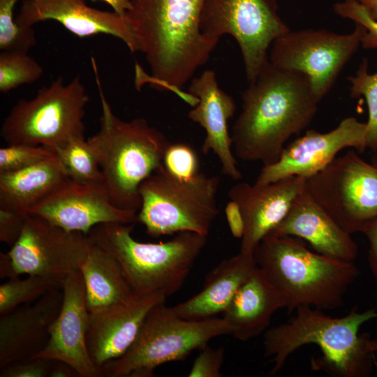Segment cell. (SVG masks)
Instances as JSON below:
<instances>
[{"label": "cell", "instance_id": "ee69618b", "mask_svg": "<svg viewBox=\"0 0 377 377\" xmlns=\"http://www.w3.org/2000/svg\"><path fill=\"white\" fill-rule=\"evenodd\" d=\"M368 346L371 352H377V339H368Z\"/></svg>", "mask_w": 377, "mask_h": 377}, {"label": "cell", "instance_id": "2e32d148", "mask_svg": "<svg viewBox=\"0 0 377 377\" xmlns=\"http://www.w3.org/2000/svg\"><path fill=\"white\" fill-rule=\"evenodd\" d=\"M61 288L62 305L50 328L48 342L33 357L65 362L81 377H101L102 371L91 360L87 345L89 311L80 271L64 278Z\"/></svg>", "mask_w": 377, "mask_h": 377}, {"label": "cell", "instance_id": "60d3db41", "mask_svg": "<svg viewBox=\"0 0 377 377\" xmlns=\"http://www.w3.org/2000/svg\"><path fill=\"white\" fill-rule=\"evenodd\" d=\"M79 376L76 371L69 364L54 360L50 377H75Z\"/></svg>", "mask_w": 377, "mask_h": 377}, {"label": "cell", "instance_id": "277c9868", "mask_svg": "<svg viewBox=\"0 0 377 377\" xmlns=\"http://www.w3.org/2000/svg\"><path fill=\"white\" fill-rule=\"evenodd\" d=\"M91 64L101 105L99 131L88 139L112 203L138 212L140 186L163 164L170 144L165 135L142 118L124 121L113 112L99 78L94 57Z\"/></svg>", "mask_w": 377, "mask_h": 377}, {"label": "cell", "instance_id": "b9f144b4", "mask_svg": "<svg viewBox=\"0 0 377 377\" xmlns=\"http://www.w3.org/2000/svg\"><path fill=\"white\" fill-rule=\"evenodd\" d=\"M95 1L96 0H91ZM110 5L114 12L117 13L122 17H125L126 13L131 10L132 7L131 0H101Z\"/></svg>", "mask_w": 377, "mask_h": 377}, {"label": "cell", "instance_id": "d590c367", "mask_svg": "<svg viewBox=\"0 0 377 377\" xmlns=\"http://www.w3.org/2000/svg\"><path fill=\"white\" fill-rule=\"evenodd\" d=\"M54 360L31 357L10 363L0 371V377H50Z\"/></svg>", "mask_w": 377, "mask_h": 377}, {"label": "cell", "instance_id": "8d00e7d4", "mask_svg": "<svg viewBox=\"0 0 377 377\" xmlns=\"http://www.w3.org/2000/svg\"><path fill=\"white\" fill-rule=\"evenodd\" d=\"M27 214L0 208V241L10 247L20 237Z\"/></svg>", "mask_w": 377, "mask_h": 377}, {"label": "cell", "instance_id": "5bb4252c", "mask_svg": "<svg viewBox=\"0 0 377 377\" xmlns=\"http://www.w3.org/2000/svg\"><path fill=\"white\" fill-rule=\"evenodd\" d=\"M367 124L348 117L326 133L307 131L285 147L279 159L261 169L255 183L266 184L283 179L308 177L326 167L342 149L360 153L367 148Z\"/></svg>", "mask_w": 377, "mask_h": 377}, {"label": "cell", "instance_id": "ac0fdd59", "mask_svg": "<svg viewBox=\"0 0 377 377\" xmlns=\"http://www.w3.org/2000/svg\"><path fill=\"white\" fill-rule=\"evenodd\" d=\"M55 20L80 38L108 34L121 40L133 53L139 46L126 17L87 6L84 0H23L15 23L24 27Z\"/></svg>", "mask_w": 377, "mask_h": 377}, {"label": "cell", "instance_id": "d6a6232c", "mask_svg": "<svg viewBox=\"0 0 377 377\" xmlns=\"http://www.w3.org/2000/svg\"><path fill=\"white\" fill-rule=\"evenodd\" d=\"M199 158L195 151L188 144H170L164 154L163 165L175 176L188 179L198 175Z\"/></svg>", "mask_w": 377, "mask_h": 377}, {"label": "cell", "instance_id": "30bf717a", "mask_svg": "<svg viewBox=\"0 0 377 377\" xmlns=\"http://www.w3.org/2000/svg\"><path fill=\"white\" fill-rule=\"evenodd\" d=\"M200 30L215 45L226 34L236 40L249 83L268 61L272 43L290 31L278 14L276 0H205Z\"/></svg>", "mask_w": 377, "mask_h": 377}, {"label": "cell", "instance_id": "83f0119b", "mask_svg": "<svg viewBox=\"0 0 377 377\" xmlns=\"http://www.w3.org/2000/svg\"><path fill=\"white\" fill-rule=\"evenodd\" d=\"M61 281L38 275L9 279L0 286V315L32 303L47 293L61 288Z\"/></svg>", "mask_w": 377, "mask_h": 377}, {"label": "cell", "instance_id": "ab89813d", "mask_svg": "<svg viewBox=\"0 0 377 377\" xmlns=\"http://www.w3.org/2000/svg\"><path fill=\"white\" fill-rule=\"evenodd\" d=\"M18 276L8 253L0 252V278L11 279Z\"/></svg>", "mask_w": 377, "mask_h": 377}, {"label": "cell", "instance_id": "4dcf8cb0", "mask_svg": "<svg viewBox=\"0 0 377 377\" xmlns=\"http://www.w3.org/2000/svg\"><path fill=\"white\" fill-rule=\"evenodd\" d=\"M18 0H0V50L28 53L36 44L32 27L17 25L14 8Z\"/></svg>", "mask_w": 377, "mask_h": 377}, {"label": "cell", "instance_id": "3957f363", "mask_svg": "<svg viewBox=\"0 0 377 377\" xmlns=\"http://www.w3.org/2000/svg\"><path fill=\"white\" fill-rule=\"evenodd\" d=\"M289 321L264 333V354L278 373L295 350L307 344L318 346L322 355L311 359V369L338 377H364L372 371L373 352L368 334H359L366 322L377 318V309L359 311L354 306L344 316L331 317L322 310L302 306Z\"/></svg>", "mask_w": 377, "mask_h": 377}, {"label": "cell", "instance_id": "44dd1931", "mask_svg": "<svg viewBox=\"0 0 377 377\" xmlns=\"http://www.w3.org/2000/svg\"><path fill=\"white\" fill-rule=\"evenodd\" d=\"M62 288L0 316V369L33 357L46 346L63 302Z\"/></svg>", "mask_w": 377, "mask_h": 377}, {"label": "cell", "instance_id": "ba28073f", "mask_svg": "<svg viewBox=\"0 0 377 377\" xmlns=\"http://www.w3.org/2000/svg\"><path fill=\"white\" fill-rule=\"evenodd\" d=\"M164 304L149 312L128 350L101 367L103 376L152 377L158 366L183 360L211 339L230 334L223 318L186 320L175 315Z\"/></svg>", "mask_w": 377, "mask_h": 377}, {"label": "cell", "instance_id": "7c38bea8", "mask_svg": "<svg viewBox=\"0 0 377 377\" xmlns=\"http://www.w3.org/2000/svg\"><path fill=\"white\" fill-rule=\"evenodd\" d=\"M364 31L359 24L348 34L314 29L290 31L272 43L269 61L277 68L306 75L319 102L358 49Z\"/></svg>", "mask_w": 377, "mask_h": 377}, {"label": "cell", "instance_id": "7bdbcfd3", "mask_svg": "<svg viewBox=\"0 0 377 377\" xmlns=\"http://www.w3.org/2000/svg\"><path fill=\"white\" fill-rule=\"evenodd\" d=\"M360 3L374 20L377 21V0H355Z\"/></svg>", "mask_w": 377, "mask_h": 377}, {"label": "cell", "instance_id": "7402d4cb", "mask_svg": "<svg viewBox=\"0 0 377 377\" xmlns=\"http://www.w3.org/2000/svg\"><path fill=\"white\" fill-rule=\"evenodd\" d=\"M269 233L306 241L315 251L339 260L354 262L358 247L346 231L306 192L294 200L288 214Z\"/></svg>", "mask_w": 377, "mask_h": 377}, {"label": "cell", "instance_id": "9c48e42d", "mask_svg": "<svg viewBox=\"0 0 377 377\" xmlns=\"http://www.w3.org/2000/svg\"><path fill=\"white\" fill-rule=\"evenodd\" d=\"M89 96L79 75L65 84L61 76L30 100H20L4 119L1 136L8 145L43 146L52 150L84 138Z\"/></svg>", "mask_w": 377, "mask_h": 377}, {"label": "cell", "instance_id": "5b68a950", "mask_svg": "<svg viewBox=\"0 0 377 377\" xmlns=\"http://www.w3.org/2000/svg\"><path fill=\"white\" fill-rule=\"evenodd\" d=\"M253 257L257 266L284 298L288 313L302 306L322 311L341 307L359 274L354 262L311 251L289 235L267 234Z\"/></svg>", "mask_w": 377, "mask_h": 377}, {"label": "cell", "instance_id": "e0dca14e", "mask_svg": "<svg viewBox=\"0 0 377 377\" xmlns=\"http://www.w3.org/2000/svg\"><path fill=\"white\" fill-rule=\"evenodd\" d=\"M306 178L294 176L266 184L239 182L229 189L228 196L238 204L244 222L239 252L253 256L262 239L281 222L304 191Z\"/></svg>", "mask_w": 377, "mask_h": 377}, {"label": "cell", "instance_id": "f1b7e54d", "mask_svg": "<svg viewBox=\"0 0 377 377\" xmlns=\"http://www.w3.org/2000/svg\"><path fill=\"white\" fill-rule=\"evenodd\" d=\"M43 74L40 64L28 53L1 51L0 91L6 94L18 87L38 80Z\"/></svg>", "mask_w": 377, "mask_h": 377}, {"label": "cell", "instance_id": "8fae6325", "mask_svg": "<svg viewBox=\"0 0 377 377\" xmlns=\"http://www.w3.org/2000/svg\"><path fill=\"white\" fill-rule=\"evenodd\" d=\"M305 190L351 235L377 220V168L353 149L306 177Z\"/></svg>", "mask_w": 377, "mask_h": 377}, {"label": "cell", "instance_id": "836d02e7", "mask_svg": "<svg viewBox=\"0 0 377 377\" xmlns=\"http://www.w3.org/2000/svg\"><path fill=\"white\" fill-rule=\"evenodd\" d=\"M335 13L363 26L365 31L360 45L364 49H377V21L370 17L365 8L355 0H344L334 3Z\"/></svg>", "mask_w": 377, "mask_h": 377}, {"label": "cell", "instance_id": "52a82bcc", "mask_svg": "<svg viewBox=\"0 0 377 377\" xmlns=\"http://www.w3.org/2000/svg\"><path fill=\"white\" fill-rule=\"evenodd\" d=\"M219 179L199 172L179 178L162 164L140 186L138 221L151 237L193 232L207 236L219 214Z\"/></svg>", "mask_w": 377, "mask_h": 377}, {"label": "cell", "instance_id": "ffe728a7", "mask_svg": "<svg viewBox=\"0 0 377 377\" xmlns=\"http://www.w3.org/2000/svg\"><path fill=\"white\" fill-rule=\"evenodd\" d=\"M166 297L154 293L105 310L89 313L87 345L99 367L124 355L133 344L149 312Z\"/></svg>", "mask_w": 377, "mask_h": 377}, {"label": "cell", "instance_id": "cb8c5ba5", "mask_svg": "<svg viewBox=\"0 0 377 377\" xmlns=\"http://www.w3.org/2000/svg\"><path fill=\"white\" fill-rule=\"evenodd\" d=\"M256 267L253 256L242 252L224 259L206 275L200 292L170 309L177 316L191 320L223 313Z\"/></svg>", "mask_w": 377, "mask_h": 377}, {"label": "cell", "instance_id": "d6986e66", "mask_svg": "<svg viewBox=\"0 0 377 377\" xmlns=\"http://www.w3.org/2000/svg\"><path fill=\"white\" fill-rule=\"evenodd\" d=\"M188 92L198 102L188 113V117L198 124L206 133L202 152L212 151L219 158L222 172L234 181L242 179L234 155L232 141L228 131V121L236 111L234 98L221 89L213 70L204 71L191 80Z\"/></svg>", "mask_w": 377, "mask_h": 377}, {"label": "cell", "instance_id": "74e56055", "mask_svg": "<svg viewBox=\"0 0 377 377\" xmlns=\"http://www.w3.org/2000/svg\"><path fill=\"white\" fill-rule=\"evenodd\" d=\"M225 215L232 235L242 239L244 230V222L241 209L238 204L232 200L226 204Z\"/></svg>", "mask_w": 377, "mask_h": 377}, {"label": "cell", "instance_id": "4316f807", "mask_svg": "<svg viewBox=\"0 0 377 377\" xmlns=\"http://www.w3.org/2000/svg\"><path fill=\"white\" fill-rule=\"evenodd\" d=\"M53 151L71 180L80 184L104 182L96 154L88 140L75 138Z\"/></svg>", "mask_w": 377, "mask_h": 377}, {"label": "cell", "instance_id": "484cf974", "mask_svg": "<svg viewBox=\"0 0 377 377\" xmlns=\"http://www.w3.org/2000/svg\"><path fill=\"white\" fill-rule=\"evenodd\" d=\"M89 239L82 274L87 310L89 313L126 304L134 295L115 258L104 248Z\"/></svg>", "mask_w": 377, "mask_h": 377}, {"label": "cell", "instance_id": "d4e9b609", "mask_svg": "<svg viewBox=\"0 0 377 377\" xmlns=\"http://www.w3.org/2000/svg\"><path fill=\"white\" fill-rule=\"evenodd\" d=\"M68 179L55 152L27 168L0 173V208L28 214Z\"/></svg>", "mask_w": 377, "mask_h": 377}, {"label": "cell", "instance_id": "9a60e30c", "mask_svg": "<svg viewBox=\"0 0 377 377\" xmlns=\"http://www.w3.org/2000/svg\"><path fill=\"white\" fill-rule=\"evenodd\" d=\"M28 214L68 231L85 235L103 223L138 222V212L112 203L104 182L80 184L71 179L31 207Z\"/></svg>", "mask_w": 377, "mask_h": 377}, {"label": "cell", "instance_id": "4fadbf2b", "mask_svg": "<svg viewBox=\"0 0 377 377\" xmlns=\"http://www.w3.org/2000/svg\"><path fill=\"white\" fill-rule=\"evenodd\" d=\"M89 246L87 235L68 231L27 214L22 233L8 253L18 276L38 275L62 281L80 270Z\"/></svg>", "mask_w": 377, "mask_h": 377}, {"label": "cell", "instance_id": "f6af8a7d", "mask_svg": "<svg viewBox=\"0 0 377 377\" xmlns=\"http://www.w3.org/2000/svg\"><path fill=\"white\" fill-rule=\"evenodd\" d=\"M371 163L377 168V151L374 152L371 157Z\"/></svg>", "mask_w": 377, "mask_h": 377}, {"label": "cell", "instance_id": "e575fe53", "mask_svg": "<svg viewBox=\"0 0 377 377\" xmlns=\"http://www.w3.org/2000/svg\"><path fill=\"white\" fill-rule=\"evenodd\" d=\"M200 352L193 362L188 377H221L224 360L223 347L212 348L207 344L200 348Z\"/></svg>", "mask_w": 377, "mask_h": 377}, {"label": "cell", "instance_id": "6da1fadb", "mask_svg": "<svg viewBox=\"0 0 377 377\" xmlns=\"http://www.w3.org/2000/svg\"><path fill=\"white\" fill-rule=\"evenodd\" d=\"M242 100L231 135L235 156L263 166L275 163L289 138L310 124L318 103L306 75L277 68L269 60Z\"/></svg>", "mask_w": 377, "mask_h": 377}, {"label": "cell", "instance_id": "f35d334b", "mask_svg": "<svg viewBox=\"0 0 377 377\" xmlns=\"http://www.w3.org/2000/svg\"><path fill=\"white\" fill-rule=\"evenodd\" d=\"M369 244L368 263L369 269L377 279V220L372 223L363 232Z\"/></svg>", "mask_w": 377, "mask_h": 377}, {"label": "cell", "instance_id": "8992f818", "mask_svg": "<svg viewBox=\"0 0 377 377\" xmlns=\"http://www.w3.org/2000/svg\"><path fill=\"white\" fill-rule=\"evenodd\" d=\"M133 226L103 223L87 235L115 258L135 297L173 295L182 287L207 236L182 232L167 242L145 243L132 237Z\"/></svg>", "mask_w": 377, "mask_h": 377}, {"label": "cell", "instance_id": "603a6c76", "mask_svg": "<svg viewBox=\"0 0 377 377\" xmlns=\"http://www.w3.org/2000/svg\"><path fill=\"white\" fill-rule=\"evenodd\" d=\"M283 296L257 266L223 313L236 339L247 341L264 334L276 311L286 308Z\"/></svg>", "mask_w": 377, "mask_h": 377}, {"label": "cell", "instance_id": "f546056e", "mask_svg": "<svg viewBox=\"0 0 377 377\" xmlns=\"http://www.w3.org/2000/svg\"><path fill=\"white\" fill-rule=\"evenodd\" d=\"M368 66V61L364 59L355 75L347 79L350 83V96H363L367 101L369 112L367 145L374 152L377 151V71L370 73Z\"/></svg>", "mask_w": 377, "mask_h": 377}, {"label": "cell", "instance_id": "1f68e13d", "mask_svg": "<svg viewBox=\"0 0 377 377\" xmlns=\"http://www.w3.org/2000/svg\"><path fill=\"white\" fill-rule=\"evenodd\" d=\"M54 152L53 150L43 146L8 145L0 149V173L27 168L47 158Z\"/></svg>", "mask_w": 377, "mask_h": 377}, {"label": "cell", "instance_id": "7a4b0ae2", "mask_svg": "<svg viewBox=\"0 0 377 377\" xmlns=\"http://www.w3.org/2000/svg\"><path fill=\"white\" fill-rule=\"evenodd\" d=\"M205 2L131 0L126 17L154 82L178 89L208 61L216 45L200 30Z\"/></svg>", "mask_w": 377, "mask_h": 377}]
</instances>
